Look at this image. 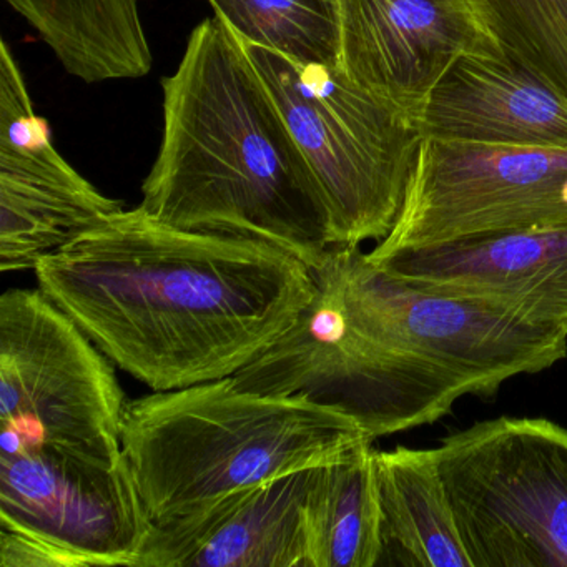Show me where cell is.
Listing matches in <instances>:
<instances>
[{"mask_svg":"<svg viewBox=\"0 0 567 567\" xmlns=\"http://www.w3.org/2000/svg\"><path fill=\"white\" fill-rule=\"evenodd\" d=\"M374 470L383 560L394 556L403 566L471 567L434 447L377 450Z\"/></svg>","mask_w":567,"mask_h":567,"instance_id":"9a60e30c","label":"cell"},{"mask_svg":"<svg viewBox=\"0 0 567 567\" xmlns=\"http://www.w3.org/2000/svg\"><path fill=\"white\" fill-rule=\"evenodd\" d=\"M421 137L567 148V99L509 55L460 59L431 92Z\"/></svg>","mask_w":567,"mask_h":567,"instance_id":"5bb4252c","label":"cell"},{"mask_svg":"<svg viewBox=\"0 0 567 567\" xmlns=\"http://www.w3.org/2000/svg\"><path fill=\"white\" fill-rule=\"evenodd\" d=\"M235 34L298 64L340 65L338 0H208Z\"/></svg>","mask_w":567,"mask_h":567,"instance_id":"e0dca14e","label":"cell"},{"mask_svg":"<svg viewBox=\"0 0 567 567\" xmlns=\"http://www.w3.org/2000/svg\"><path fill=\"white\" fill-rule=\"evenodd\" d=\"M320 305L300 370L311 396L371 441L436 423L463 396L567 357V333L476 298L383 270L360 247H333L311 268Z\"/></svg>","mask_w":567,"mask_h":567,"instance_id":"7a4b0ae2","label":"cell"},{"mask_svg":"<svg viewBox=\"0 0 567 567\" xmlns=\"http://www.w3.org/2000/svg\"><path fill=\"white\" fill-rule=\"evenodd\" d=\"M244 44L320 185L334 247L380 244L396 224L423 142L416 122L340 68Z\"/></svg>","mask_w":567,"mask_h":567,"instance_id":"5b68a950","label":"cell"},{"mask_svg":"<svg viewBox=\"0 0 567 567\" xmlns=\"http://www.w3.org/2000/svg\"><path fill=\"white\" fill-rule=\"evenodd\" d=\"M506 55L567 99V0H470Z\"/></svg>","mask_w":567,"mask_h":567,"instance_id":"ac0fdd59","label":"cell"},{"mask_svg":"<svg viewBox=\"0 0 567 567\" xmlns=\"http://www.w3.org/2000/svg\"><path fill=\"white\" fill-rule=\"evenodd\" d=\"M370 260L404 280L476 298L567 333V224L408 248Z\"/></svg>","mask_w":567,"mask_h":567,"instance_id":"7c38bea8","label":"cell"},{"mask_svg":"<svg viewBox=\"0 0 567 567\" xmlns=\"http://www.w3.org/2000/svg\"><path fill=\"white\" fill-rule=\"evenodd\" d=\"M434 451L471 567H567V427L499 416Z\"/></svg>","mask_w":567,"mask_h":567,"instance_id":"8992f818","label":"cell"},{"mask_svg":"<svg viewBox=\"0 0 567 567\" xmlns=\"http://www.w3.org/2000/svg\"><path fill=\"white\" fill-rule=\"evenodd\" d=\"M152 526L125 456L0 454V567H135Z\"/></svg>","mask_w":567,"mask_h":567,"instance_id":"ba28073f","label":"cell"},{"mask_svg":"<svg viewBox=\"0 0 567 567\" xmlns=\"http://www.w3.org/2000/svg\"><path fill=\"white\" fill-rule=\"evenodd\" d=\"M567 224V148L423 138L396 224L368 251Z\"/></svg>","mask_w":567,"mask_h":567,"instance_id":"9c48e42d","label":"cell"},{"mask_svg":"<svg viewBox=\"0 0 567 567\" xmlns=\"http://www.w3.org/2000/svg\"><path fill=\"white\" fill-rule=\"evenodd\" d=\"M374 453L364 437L311 467L305 499L310 567H374L383 560Z\"/></svg>","mask_w":567,"mask_h":567,"instance_id":"2e32d148","label":"cell"},{"mask_svg":"<svg viewBox=\"0 0 567 567\" xmlns=\"http://www.w3.org/2000/svg\"><path fill=\"white\" fill-rule=\"evenodd\" d=\"M338 68L416 124L431 92L460 59L506 55L470 0H338Z\"/></svg>","mask_w":567,"mask_h":567,"instance_id":"8fae6325","label":"cell"},{"mask_svg":"<svg viewBox=\"0 0 567 567\" xmlns=\"http://www.w3.org/2000/svg\"><path fill=\"white\" fill-rule=\"evenodd\" d=\"M364 437L340 411L247 391L234 377L127 401L122 424V451L154 523L327 463Z\"/></svg>","mask_w":567,"mask_h":567,"instance_id":"277c9868","label":"cell"},{"mask_svg":"<svg viewBox=\"0 0 567 567\" xmlns=\"http://www.w3.org/2000/svg\"><path fill=\"white\" fill-rule=\"evenodd\" d=\"M164 137L142 185L172 227L267 241L313 268L334 247L330 212L244 41L215 14L162 81Z\"/></svg>","mask_w":567,"mask_h":567,"instance_id":"3957f363","label":"cell"},{"mask_svg":"<svg viewBox=\"0 0 567 567\" xmlns=\"http://www.w3.org/2000/svg\"><path fill=\"white\" fill-rule=\"evenodd\" d=\"M124 204L102 195L52 144L21 69L0 44V271L32 268Z\"/></svg>","mask_w":567,"mask_h":567,"instance_id":"30bf717a","label":"cell"},{"mask_svg":"<svg viewBox=\"0 0 567 567\" xmlns=\"http://www.w3.org/2000/svg\"><path fill=\"white\" fill-rule=\"evenodd\" d=\"M310 474L311 467L284 474L154 523L135 567H310Z\"/></svg>","mask_w":567,"mask_h":567,"instance_id":"4fadbf2b","label":"cell"},{"mask_svg":"<svg viewBox=\"0 0 567 567\" xmlns=\"http://www.w3.org/2000/svg\"><path fill=\"white\" fill-rule=\"evenodd\" d=\"M44 38L107 34L137 18L138 0H6Z\"/></svg>","mask_w":567,"mask_h":567,"instance_id":"d6986e66","label":"cell"},{"mask_svg":"<svg viewBox=\"0 0 567 567\" xmlns=\"http://www.w3.org/2000/svg\"><path fill=\"white\" fill-rule=\"evenodd\" d=\"M95 347L152 391L235 377L313 300V271L284 248L172 227L138 205L34 268Z\"/></svg>","mask_w":567,"mask_h":567,"instance_id":"6da1fadb","label":"cell"},{"mask_svg":"<svg viewBox=\"0 0 567 567\" xmlns=\"http://www.w3.org/2000/svg\"><path fill=\"white\" fill-rule=\"evenodd\" d=\"M124 391L114 363L41 290L0 297V454L65 451L115 461Z\"/></svg>","mask_w":567,"mask_h":567,"instance_id":"52a82bcc","label":"cell"}]
</instances>
